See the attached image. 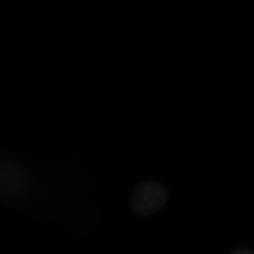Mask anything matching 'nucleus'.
Returning <instances> with one entry per match:
<instances>
[{"label":"nucleus","instance_id":"obj_2","mask_svg":"<svg viewBox=\"0 0 254 254\" xmlns=\"http://www.w3.org/2000/svg\"><path fill=\"white\" fill-rule=\"evenodd\" d=\"M169 198L168 190L160 182H142L130 195L132 211L140 216H149L165 206Z\"/></svg>","mask_w":254,"mask_h":254},{"label":"nucleus","instance_id":"obj_1","mask_svg":"<svg viewBox=\"0 0 254 254\" xmlns=\"http://www.w3.org/2000/svg\"><path fill=\"white\" fill-rule=\"evenodd\" d=\"M31 180L27 169L14 160L0 162V202L9 207L23 205L29 196Z\"/></svg>","mask_w":254,"mask_h":254},{"label":"nucleus","instance_id":"obj_3","mask_svg":"<svg viewBox=\"0 0 254 254\" xmlns=\"http://www.w3.org/2000/svg\"><path fill=\"white\" fill-rule=\"evenodd\" d=\"M231 254H254V252L246 249H240V250L235 251Z\"/></svg>","mask_w":254,"mask_h":254}]
</instances>
